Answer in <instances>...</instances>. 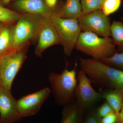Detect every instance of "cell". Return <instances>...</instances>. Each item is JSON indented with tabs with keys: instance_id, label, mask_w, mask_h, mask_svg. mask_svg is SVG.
<instances>
[{
	"instance_id": "cell-19",
	"label": "cell",
	"mask_w": 123,
	"mask_h": 123,
	"mask_svg": "<svg viewBox=\"0 0 123 123\" xmlns=\"http://www.w3.org/2000/svg\"><path fill=\"white\" fill-rule=\"evenodd\" d=\"M82 15L101 9L103 3L101 0H80Z\"/></svg>"
},
{
	"instance_id": "cell-24",
	"label": "cell",
	"mask_w": 123,
	"mask_h": 123,
	"mask_svg": "<svg viewBox=\"0 0 123 123\" xmlns=\"http://www.w3.org/2000/svg\"><path fill=\"white\" fill-rule=\"evenodd\" d=\"M101 119L97 112L93 113L88 117L85 123H101Z\"/></svg>"
},
{
	"instance_id": "cell-1",
	"label": "cell",
	"mask_w": 123,
	"mask_h": 123,
	"mask_svg": "<svg viewBox=\"0 0 123 123\" xmlns=\"http://www.w3.org/2000/svg\"><path fill=\"white\" fill-rule=\"evenodd\" d=\"M77 64L73 69L66 67L61 74L51 73L48 76L55 102L59 105L64 106L74 101L75 90L78 84L76 75Z\"/></svg>"
},
{
	"instance_id": "cell-23",
	"label": "cell",
	"mask_w": 123,
	"mask_h": 123,
	"mask_svg": "<svg viewBox=\"0 0 123 123\" xmlns=\"http://www.w3.org/2000/svg\"><path fill=\"white\" fill-rule=\"evenodd\" d=\"M118 118V116L115 112H111L102 118L101 123H116Z\"/></svg>"
},
{
	"instance_id": "cell-16",
	"label": "cell",
	"mask_w": 123,
	"mask_h": 123,
	"mask_svg": "<svg viewBox=\"0 0 123 123\" xmlns=\"http://www.w3.org/2000/svg\"><path fill=\"white\" fill-rule=\"evenodd\" d=\"M13 29L4 26L0 31V56H4L14 50L12 49Z\"/></svg>"
},
{
	"instance_id": "cell-31",
	"label": "cell",
	"mask_w": 123,
	"mask_h": 123,
	"mask_svg": "<svg viewBox=\"0 0 123 123\" xmlns=\"http://www.w3.org/2000/svg\"><path fill=\"white\" fill-rule=\"evenodd\" d=\"M4 56H0V64L1 62V60H2V58H3Z\"/></svg>"
},
{
	"instance_id": "cell-5",
	"label": "cell",
	"mask_w": 123,
	"mask_h": 123,
	"mask_svg": "<svg viewBox=\"0 0 123 123\" xmlns=\"http://www.w3.org/2000/svg\"><path fill=\"white\" fill-rule=\"evenodd\" d=\"M51 20L59 36L65 55L69 56L81 33L78 20L62 18L55 14L51 17Z\"/></svg>"
},
{
	"instance_id": "cell-18",
	"label": "cell",
	"mask_w": 123,
	"mask_h": 123,
	"mask_svg": "<svg viewBox=\"0 0 123 123\" xmlns=\"http://www.w3.org/2000/svg\"><path fill=\"white\" fill-rule=\"evenodd\" d=\"M21 14L4 7L0 4V22L11 23L17 21Z\"/></svg>"
},
{
	"instance_id": "cell-13",
	"label": "cell",
	"mask_w": 123,
	"mask_h": 123,
	"mask_svg": "<svg viewBox=\"0 0 123 123\" xmlns=\"http://www.w3.org/2000/svg\"><path fill=\"white\" fill-rule=\"evenodd\" d=\"M55 15L65 19L78 20L82 15L80 0H66L65 4Z\"/></svg>"
},
{
	"instance_id": "cell-20",
	"label": "cell",
	"mask_w": 123,
	"mask_h": 123,
	"mask_svg": "<svg viewBox=\"0 0 123 123\" xmlns=\"http://www.w3.org/2000/svg\"><path fill=\"white\" fill-rule=\"evenodd\" d=\"M107 65L123 72V52H116L111 56L101 60Z\"/></svg>"
},
{
	"instance_id": "cell-8",
	"label": "cell",
	"mask_w": 123,
	"mask_h": 123,
	"mask_svg": "<svg viewBox=\"0 0 123 123\" xmlns=\"http://www.w3.org/2000/svg\"><path fill=\"white\" fill-rule=\"evenodd\" d=\"M77 78L75 101L79 107L84 111L103 99L101 93L97 92L93 88L92 82L81 69L78 72Z\"/></svg>"
},
{
	"instance_id": "cell-7",
	"label": "cell",
	"mask_w": 123,
	"mask_h": 123,
	"mask_svg": "<svg viewBox=\"0 0 123 123\" xmlns=\"http://www.w3.org/2000/svg\"><path fill=\"white\" fill-rule=\"evenodd\" d=\"M78 21L82 31L92 32L102 37L111 36L110 18L101 9L82 15Z\"/></svg>"
},
{
	"instance_id": "cell-3",
	"label": "cell",
	"mask_w": 123,
	"mask_h": 123,
	"mask_svg": "<svg viewBox=\"0 0 123 123\" xmlns=\"http://www.w3.org/2000/svg\"><path fill=\"white\" fill-rule=\"evenodd\" d=\"M80 63L81 69L92 82L102 87L116 88L123 71L93 59L80 58Z\"/></svg>"
},
{
	"instance_id": "cell-4",
	"label": "cell",
	"mask_w": 123,
	"mask_h": 123,
	"mask_svg": "<svg viewBox=\"0 0 123 123\" xmlns=\"http://www.w3.org/2000/svg\"><path fill=\"white\" fill-rule=\"evenodd\" d=\"M43 18L40 15L26 13L21 15L13 29V50L22 47L39 34Z\"/></svg>"
},
{
	"instance_id": "cell-25",
	"label": "cell",
	"mask_w": 123,
	"mask_h": 123,
	"mask_svg": "<svg viewBox=\"0 0 123 123\" xmlns=\"http://www.w3.org/2000/svg\"><path fill=\"white\" fill-rule=\"evenodd\" d=\"M115 89H117L121 91L123 93V72L122 73L121 78L118 85L117 86L116 88Z\"/></svg>"
},
{
	"instance_id": "cell-2",
	"label": "cell",
	"mask_w": 123,
	"mask_h": 123,
	"mask_svg": "<svg viewBox=\"0 0 123 123\" xmlns=\"http://www.w3.org/2000/svg\"><path fill=\"white\" fill-rule=\"evenodd\" d=\"M116 46L111 37H100L89 31H82L75 48L95 59L102 60L116 52Z\"/></svg>"
},
{
	"instance_id": "cell-10",
	"label": "cell",
	"mask_w": 123,
	"mask_h": 123,
	"mask_svg": "<svg viewBox=\"0 0 123 123\" xmlns=\"http://www.w3.org/2000/svg\"><path fill=\"white\" fill-rule=\"evenodd\" d=\"M18 110L17 100L8 90L0 87V123H12L21 118Z\"/></svg>"
},
{
	"instance_id": "cell-15",
	"label": "cell",
	"mask_w": 123,
	"mask_h": 123,
	"mask_svg": "<svg viewBox=\"0 0 123 123\" xmlns=\"http://www.w3.org/2000/svg\"><path fill=\"white\" fill-rule=\"evenodd\" d=\"M103 98L110 104L118 117L123 101V93L117 89L101 93Z\"/></svg>"
},
{
	"instance_id": "cell-9",
	"label": "cell",
	"mask_w": 123,
	"mask_h": 123,
	"mask_svg": "<svg viewBox=\"0 0 123 123\" xmlns=\"http://www.w3.org/2000/svg\"><path fill=\"white\" fill-rule=\"evenodd\" d=\"M51 92L49 88H46L23 96L17 100L18 110L21 118L37 114Z\"/></svg>"
},
{
	"instance_id": "cell-17",
	"label": "cell",
	"mask_w": 123,
	"mask_h": 123,
	"mask_svg": "<svg viewBox=\"0 0 123 123\" xmlns=\"http://www.w3.org/2000/svg\"><path fill=\"white\" fill-rule=\"evenodd\" d=\"M111 38L116 46L123 52V22L113 21L111 24Z\"/></svg>"
},
{
	"instance_id": "cell-21",
	"label": "cell",
	"mask_w": 123,
	"mask_h": 123,
	"mask_svg": "<svg viewBox=\"0 0 123 123\" xmlns=\"http://www.w3.org/2000/svg\"><path fill=\"white\" fill-rule=\"evenodd\" d=\"M121 0H105L102 6L101 10L107 16L117 11L121 5Z\"/></svg>"
},
{
	"instance_id": "cell-14",
	"label": "cell",
	"mask_w": 123,
	"mask_h": 123,
	"mask_svg": "<svg viewBox=\"0 0 123 123\" xmlns=\"http://www.w3.org/2000/svg\"><path fill=\"white\" fill-rule=\"evenodd\" d=\"M61 123H79L81 114L84 111L74 101L64 106Z\"/></svg>"
},
{
	"instance_id": "cell-28",
	"label": "cell",
	"mask_w": 123,
	"mask_h": 123,
	"mask_svg": "<svg viewBox=\"0 0 123 123\" xmlns=\"http://www.w3.org/2000/svg\"><path fill=\"white\" fill-rule=\"evenodd\" d=\"M11 0H0V4L2 5L8 4Z\"/></svg>"
},
{
	"instance_id": "cell-32",
	"label": "cell",
	"mask_w": 123,
	"mask_h": 123,
	"mask_svg": "<svg viewBox=\"0 0 123 123\" xmlns=\"http://www.w3.org/2000/svg\"><path fill=\"white\" fill-rule=\"evenodd\" d=\"M101 1H102V2L103 3H104V2L105 1V0H101Z\"/></svg>"
},
{
	"instance_id": "cell-6",
	"label": "cell",
	"mask_w": 123,
	"mask_h": 123,
	"mask_svg": "<svg viewBox=\"0 0 123 123\" xmlns=\"http://www.w3.org/2000/svg\"><path fill=\"white\" fill-rule=\"evenodd\" d=\"M24 47L14 50L5 55L0 64L2 86L8 90H11L14 79L25 59L26 50Z\"/></svg>"
},
{
	"instance_id": "cell-12",
	"label": "cell",
	"mask_w": 123,
	"mask_h": 123,
	"mask_svg": "<svg viewBox=\"0 0 123 123\" xmlns=\"http://www.w3.org/2000/svg\"><path fill=\"white\" fill-rule=\"evenodd\" d=\"M18 11L37 14L43 17H49L55 14L57 11L50 8L45 0H16L12 5Z\"/></svg>"
},
{
	"instance_id": "cell-29",
	"label": "cell",
	"mask_w": 123,
	"mask_h": 123,
	"mask_svg": "<svg viewBox=\"0 0 123 123\" xmlns=\"http://www.w3.org/2000/svg\"><path fill=\"white\" fill-rule=\"evenodd\" d=\"M4 23L3 22H0V31L4 26Z\"/></svg>"
},
{
	"instance_id": "cell-33",
	"label": "cell",
	"mask_w": 123,
	"mask_h": 123,
	"mask_svg": "<svg viewBox=\"0 0 123 123\" xmlns=\"http://www.w3.org/2000/svg\"><path fill=\"white\" fill-rule=\"evenodd\" d=\"M121 20H122V21H123V17L122 18H121Z\"/></svg>"
},
{
	"instance_id": "cell-11",
	"label": "cell",
	"mask_w": 123,
	"mask_h": 123,
	"mask_svg": "<svg viewBox=\"0 0 123 123\" xmlns=\"http://www.w3.org/2000/svg\"><path fill=\"white\" fill-rule=\"evenodd\" d=\"M51 17L43 18L39 33L38 41L35 52L39 57L47 48L53 45L61 44L59 37L51 22Z\"/></svg>"
},
{
	"instance_id": "cell-27",
	"label": "cell",
	"mask_w": 123,
	"mask_h": 123,
	"mask_svg": "<svg viewBox=\"0 0 123 123\" xmlns=\"http://www.w3.org/2000/svg\"><path fill=\"white\" fill-rule=\"evenodd\" d=\"M118 119L120 123H123V101L121 110L119 114Z\"/></svg>"
},
{
	"instance_id": "cell-22",
	"label": "cell",
	"mask_w": 123,
	"mask_h": 123,
	"mask_svg": "<svg viewBox=\"0 0 123 123\" xmlns=\"http://www.w3.org/2000/svg\"><path fill=\"white\" fill-rule=\"evenodd\" d=\"M114 112L111 107L106 101L98 108L97 112L98 116L102 118L110 113Z\"/></svg>"
},
{
	"instance_id": "cell-30",
	"label": "cell",
	"mask_w": 123,
	"mask_h": 123,
	"mask_svg": "<svg viewBox=\"0 0 123 123\" xmlns=\"http://www.w3.org/2000/svg\"><path fill=\"white\" fill-rule=\"evenodd\" d=\"M2 86V81H1V78L0 74V87Z\"/></svg>"
},
{
	"instance_id": "cell-26",
	"label": "cell",
	"mask_w": 123,
	"mask_h": 123,
	"mask_svg": "<svg viewBox=\"0 0 123 123\" xmlns=\"http://www.w3.org/2000/svg\"><path fill=\"white\" fill-rule=\"evenodd\" d=\"M45 1L49 7L54 8L56 5L57 0H45Z\"/></svg>"
}]
</instances>
